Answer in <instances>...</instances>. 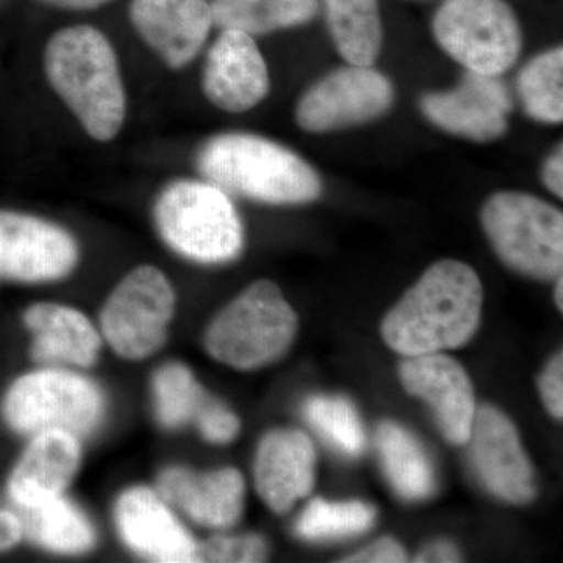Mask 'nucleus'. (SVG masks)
Instances as JSON below:
<instances>
[{"mask_svg": "<svg viewBox=\"0 0 563 563\" xmlns=\"http://www.w3.org/2000/svg\"><path fill=\"white\" fill-rule=\"evenodd\" d=\"M377 451L388 483L406 501H421L435 492V470L417 439L393 421L380 422Z\"/></svg>", "mask_w": 563, "mask_h": 563, "instance_id": "22", "label": "nucleus"}, {"mask_svg": "<svg viewBox=\"0 0 563 563\" xmlns=\"http://www.w3.org/2000/svg\"><path fill=\"white\" fill-rule=\"evenodd\" d=\"M79 437L44 431L32 437L9 479V496L18 509L63 495L80 466Z\"/></svg>", "mask_w": 563, "mask_h": 563, "instance_id": "20", "label": "nucleus"}, {"mask_svg": "<svg viewBox=\"0 0 563 563\" xmlns=\"http://www.w3.org/2000/svg\"><path fill=\"white\" fill-rule=\"evenodd\" d=\"M303 415L340 453L357 457L366 446L365 431L354 406L343 396H312Z\"/></svg>", "mask_w": 563, "mask_h": 563, "instance_id": "29", "label": "nucleus"}, {"mask_svg": "<svg viewBox=\"0 0 563 563\" xmlns=\"http://www.w3.org/2000/svg\"><path fill=\"white\" fill-rule=\"evenodd\" d=\"M518 92L533 120L558 124L563 120V49L543 52L520 73Z\"/></svg>", "mask_w": 563, "mask_h": 563, "instance_id": "27", "label": "nucleus"}, {"mask_svg": "<svg viewBox=\"0 0 563 563\" xmlns=\"http://www.w3.org/2000/svg\"><path fill=\"white\" fill-rule=\"evenodd\" d=\"M395 102V88L373 66H344L313 84L296 107L302 131L328 133L366 124L383 117Z\"/></svg>", "mask_w": 563, "mask_h": 563, "instance_id": "10", "label": "nucleus"}, {"mask_svg": "<svg viewBox=\"0 0 563 563\" xmlns=\"http://www.w3.org/2000/svg\"><path fill=\"white\" fill-rule=\"evenodd\" d=\"M472 461L485 487L510 504L531 503L536 477L514 422L493 406L476 410L472 435Z\"/></svg>", "mask_w": 563, "mask_h": 563, "instance_id": "14", "label": "nucleus"}, {"mask_svg": "<svg viewBox=\"0 0 563 563\" xmlns=\"http://www.w3.org/2000/svg\"><path fill=\"white\" fill-rule=\"evenodd\" d=\"M174 309L176 291L168 277L157 266H136L103 303V339L122 358L144 361L168 339Z\"/></svg>", "mask_w": 563, "mask_h": 563, "instance_id": "9", "label": "nucleus"}, {"mask_svg": "<svg viewBox=\"0 0 563 563\" xmlns=\"http://www.w3.org/2000/svg\"><path fill=\"white\" fill-rule=\"evenodd\" d=\"M543 184L559 199L563 198V146L562 143L548 157L543 166Z\"/></svg>", "mask_w": 563, "mask_h": 563, "instance_id": "35", "label": "nucleus"}, {"mask_svg": "<svg viewBox=\"0 0 563 563\" xmlns=\"http://www.w3.org/2000/svg\"><path fill=\"white\" fill-rule=\"evenodd\" d=\"M51 90L98 143H110L128 118L121 63L109 36L91 24H73L52 33L43 51Z\"/></svg>", "mask_w": 563, "mask_h": 563, "instance_id": "1", "label": "nucleus"}, {"mask_svg": "<svg viewBox=\"0 0 563 563\" xmlns=\"http://www.w3.org/2000/svg\"><path fill=\"white\" fill-rule=\"evenodd\" d=\"M202 179L231 196L268 206L317 201L321 177L301 155L277 141L246 132H225L203 141L196 152Z\"/></svg>", "mask_w": 563, "mask_h": 563, "instance_id": "3", "label": "nucleus"}, {"mask_svg": "<svg viewBox=\"0 0 563 563\" xmlns=\"http://www.w3.org/2000/svg\"><path fill=\"white\" fill-rule=\"evenodd\" d=\"M24 324L33 335V361L77 368L98 362L101 335L79 310L54 302L33 303L25 310Z\"/></svg>", "mask_w": 563, "mask_h": 563, "instance_id": "21", "label": "nucleus"}, {"mask_svg": "<svg viewBox=\"0 0 563 563\" xmlns=\"http://www.w3.org/2000/svg\"><path fill=\"white\" fill-rule=\"evenodd\" d=\"M415 561L433 563L462 562V554L454 543L448 542V540H439V542H433L426 547Z\"/></svg>", "mask_w": 563, "mask_h": 563, "instance_id": "36", "label": "nucleus"}, {"mask_svg": "<svg viewBox=\"0 0 563 563\" xmlns=\"http://www.w3.org/2000/svg\"><path fill=\"white\" fill-rule=\"evenodd\" d=\"M555 290H554V299H555V306H558V309L563 310V279L562 274L561 276L555 277Z\"/></svg>", "mask_w": 563, "mask_h": 563, "instance_id": "38", "label": "nucleus"}, {"mask_svg": "<svg viewBox=\"0 0 563 563\" xmlns=\"http://www.w3.org/2000/svg\"><path fill=\"white\" fill-rule=\"evenodd\" d=\"M317 453L312 440L295 429H276L263 437L254 462L255 488L263 503L285 514L314 485Z\"/></svg>", "mask_w": 563, "mask_h": 563, "instance_id": "19", "label": "nucleus"}, {"mask_svg": "<svg viewBox=\"0 0 563 563\" xmlns=\"http://www.w3.org/2000/svg\"><path fill=\"white\" fill-rule=\"evenodd\" d=\"M432 32L451 58L484 76L512 68L523 47L520 22L506 0H444Z\"/></svg>", "mask_w": 563, "mask_h": 563, "instance_id": "8", "label": "nucleus"}, {"mask_svg": "<svg viewBox=\"0 0 563 563\" xmlns=\"http://www.w3.org/2000/svg\"><path fill=\"white\" fill-rule=\"evenodd\" d=\"M163 243L199 265H224L240 257L244 228L231 195L206 179L168 181L152 207Z\"/></svg>", "mask_w": 563, "mask_h": 563, "instance_id": "4", "label": "nucleus"}, {"mask_svg": "<svg viewBox=\"0 0 563 563\" xmlns=\"http://www.w3.org/2000/svg\"><path fill=\"white\" fill-rule=\"evenodd\" d=\"M376 521V509L362 501L331 503L313 499L303 509L296 533L310 542L347 539L368 531Z\"/></svg>", "mask_w": 563, "mask_h": 563, "instance_id": "28", "label": "nucleus"}, {"mask_svg": "<svg viewBox=\"0 0 563 563\" xmlns=\"http://www.w3.org/2000/svg\"><path fill=\"white\" fill-rule=\"evenodd\" d=\"M483 302L472 266L437 262L384 318L385 343L404 357L461 347L479 329Z\"/></svg>", "mask_w": 563, "mask_h": 563, "instance_id": "2", "label": "nucleus"}, {"mask_svg": "<svg viewBox=\"0 0 563 563\" xmlns=\"http://www.w3.org/2000/svg\"><path fill=\"white\" fill-rule=\"evenodd\" d=\"M268 555L265 540L258 536L213 537L199 544V558L209 562H263Z\"/></svg>", "mask_w": 563, "mask_h": 563, "instance_id": "30", "label": "nucleus"}, {"mask_svg": "<svg viewBox=\"0 0 563 563\" xmlns=\"http://www.w3.org/2000/svg\"><path fill=\"white\" fill-rule=\"evenodd\" d=\"M44 5L69 11H92L109 5L114 0H38Z\"/></svg>", "mask_w": 563, "mask_h": 563, "instance_id": "37", "label": "nucleus"}, {"mask_svg": "<svg viewBox=\"0 0 563 563\" xmlns=\"http://www.w3.org/2000/svg\"><path fill=\"white\" fill-rule=\"evenodd\" d=\"M129 20L140 40L172 70L187 68L214 27L210 0H132Z\"/></svg>", "mask_w": 563, "mask_h": 563, "instance_id": "15", "label": "nucleus"}, {"mask_svg": "<svg viewBox=\"0 0 563 563\" xmlns=\"http://www.w3.org/2000/svg\"><path fill=\"white\" fill-rule=\"evenodd\" d=\"M24 537L20 515L0 510V553L16 547Z\"/></svg>", "mask_w": 563, "mask_h": 563, "instance_id": "34", "label": "nucleus"}, {"mask_svg": "<svg viewBox=\"0 0 563 563\" xmlns=\"http://www.w3.org/2000/svg\"><path fill=\"white\" fill-rule=\"evenodd\" d=\"M340 55L355 66H373L383 49L379 0H322Z\"/></svg>", "mask_w": 563, "mask_h": 563, "instance_id": "24", "label": "nucleus"}, {"mask_svg": "<svg viewBox=\"0 0 563 563\" xmlns=\"http://www.w3.org/2000/svg\"><path fill=\"white\" fill-rule=\"evenodd\" d=\"M481 222L504 265L532 279L561 276V210L526 192L503 191L484 203Z\"/></svg>", "mask_w": 563, "mask_h": 563, "instance_id": "6", "label": "nucleus"}, {"mask_svg": "<svg viewBox=\"0 0 563 563\" xmlns=\"http://www.w3.org/2000/svg\"><path fill=\"white\" fill-rule=\"evenodd\" d=\"M21 510L24 536L44 550L58 554H84L96 543V531L87 515L65 496H55Z\"/></svg>", "mask_w": 563, "mask_h": 563, "instance_id": "23", "label": "nucleus"}, {"mask_svg": "<svg viewBox=\"0 0 563 563\" xmlns=\"http://www.w3.org/2000/svg\"><path fill=\"white\" fill-rule=\"evenodd\" d=\"M420 106L424 117L442 131L488 143L506 135L512 99L498 76L468 70L457 88L428 92Z\"/></svg>", "mask_w": 563, "mask_h": 563, "instance_id": "13", "label": "nucleus"}, {"mask_svg": "<svg viewBox=\"0 0 563 563\" xmlns=\"http://www.w3.org/2000/svg\"><path fill=\"white\" fill-rule=\"evenodd\" d=\"M114 521L124 543L150 561H201L198 542L177 520L158 492L132 487L122 493L114 506Z\"/></svg>", "mask_w": 563, "mask_h": 563, "instance_id": "17", "label": "nucleus"}, {"mask_svg": "<svg viewBox=\"0 0 563 563\" xmlns=\"http://www.w3.org/2000/svg\"><path fill=\"white\" fill-rule=\"evenodd\" d=\"M201 88L207 101L225 113H244L265 101L272 80L254 36L222 29L207 52Z\"/></svg>", "mask_w": 563, "mask_h": 563, "instance_id": "12", "label": "nucleus"}, {"mask_svg": "<svg viewBox=\"0 0 563 563\" xmlns=\"http://www.w3.org/2000/svg\"><path fill=\"white\" fill-rule=\"evenodd\" d=\"M298 332V317L272 280H257L210 322L206 350L214 361L251 372L279 361Z\"/></svg>", "mask_w": 563, "mask_h": 563, "instance_id": "5", "label": "nucleus"}, {"mask_svg": "<svg viewBox=\"0 0 563 563\" xmlns=\"http://www.w3.org/2000/svg\"><path fill=\"white\" fill-rule=\"evenodd\" d=\"M540 395H542L544 407L548 412L558 420L563 417V355L562 352L555 354L547 368L540 374L539 379Z\"/></svg>", "mask_w": 563, "mask_h": 563, "instance_id": "32", "label": "nucleus"}, {"mask_svg": "<svg viewBox=\"0 0 563 563\" xmlns=\"http://www.w3.org/2000/svg\"><path fill=\"white\" fill-rule=\"evenodd\" d=\"M106 396L88 377L40 369L14 380L3 396L2 417L11 431L33 437L44 431L88 435L101 424Z\"/></svg>", "mask_w": 563, "mask_h": 563, "instance_id": "7", "label": "nucleus"}, {"mask_svg": "<svg viewBox=\"0 0 563 563\" xmlns=\"http://www.w3.org/2000/svg\"><path fill=\"white\" fill-rule=\"evenodd\" d=\"M402 387L433 410L444 439L468 443L476 417L472 380L461 363L442 352L407 357L399 366Z\"/></svg>", "mask_w": 563, "mask_h": 563, "instance_id": "16", "label": "nucleus"}, {"mask_svg": "<svg viewBox=\"0 0 563 563\" xmlns=\"http://www.w3.org/2000/svg\"><path fill=\"white\" fill-rule=\"evenodd\" d=\"M152 391L155 417L169 431L196 422L211 399L191 369L179 362L165 363L157 369L152 377Z\"/></svg>", "mask_w": 563, "mask_h": 563, "instance_id": "26", "label": "nucleus"}, {"mask_svg": "<svg viewBox=\"0 0 563 563\" xmlns=\"http://www.w3.org/2000/svg\"><path fill=\"white\" fill-rule=\"evenodd\" d=\"M158 495L196 523L229 529L239 523L244 507V479L236 468L192 472L169 466L157 479Z\"/></svg>", "mask_w": 563, "mask_h": 563, "instance_id": "18", "label": "nucleus"}, {"mask_svg": "<svg viewBox=\"0 0 563 563\" xmlns=\"http://www.w3.org/2000/svg\"><path fill=\"white\" fill-rule=\"evenodd\" d=\"M406 561L407 554L401 544L391 539V537H384V539H379L377 542L366 547L365 550L344 559L343 562L399 563Z\"/></svg>", "mask_w": 563, "mask_h": 563, "instance_id": "33", "label": "nucleus"}, {"mask_svg": "<svg viewBox=\"0 0 563 563\" xmlns=\"http://www.w3.org/2000/svg\"><path fill=\"white\" fill-rule=\"evenodd\" d=\"M202 439L213 444H228L239 435L240 424L239 417L229 410L224 404L211 398L210 402L203 407L196 420Z\"/></svg>", "mask_w": 563, "mask_h": 563, "instance_id": "31", "label": "nucleus"}, {"mask_svg": "<svg viewBox=\"0 0 563 563\" xmlns=\"http://www.w3.org/2000/svg\"><path fill=\"white\" fill-rule=\"evenodd\" d=\"M214 27L235 29L251 36L309 24L318 0H210Z\"/></svg>", "mask_w": 563, "mask_h": 563, "instance_id": "25", "label": "nucleus"}, {"mask_svg": "<svg viewBox=\"0 0 563 563\" xmlns=\"http://www.w3.org/2000/svg\"><path fill=\"white\" fill-rule=\"evenodd\" d=\"M80 246L57 222L18 210H0V280L47 284L68 277Z\"/></svg>", "mask_w": 563, "mask_h": 563, "instance_id": "11", "label": "nucleus"}]
</instances>
